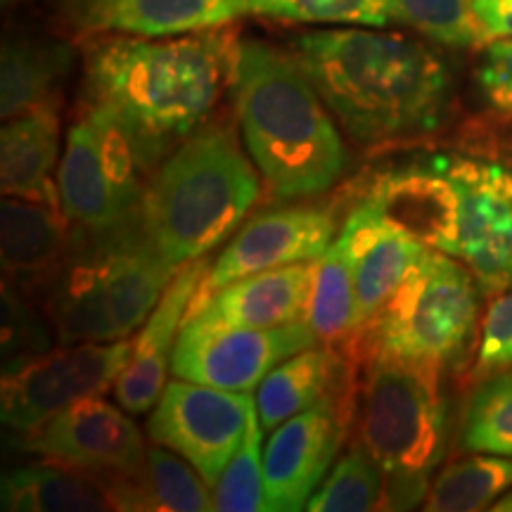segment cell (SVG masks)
<instances>
[{"label":"cell","instance_id":"obj_1","mask_svg":"<svg viewBox=\"0 0 512 512\" xmlns=\"http://www.w3.org/2000/svg\"><path fill=\"white\" fill-rule=\"evenodd\" d=\"M238 48L230 24L164 38L93 36L83 55V107L124 133L147 178L233 86Z\"/></svg>","mask_w":512,"mask_h":512},{"label":"cell","instance_id":"obj_2","mask_svg":"<svg viewBox=\"0 0 512 512\" xmlns=\"http://www.w3.org/2000/svg\"><path fill=\"white\" fill-rule=\"evenodd\" d=\"M290 53L358 145L425 136L444 124L451 74L415 38L344 24L294 36Z\"/></svg>","mask_w":512,"mask_h":512},{"label":"cell","instance_id":"obj_3","mask_svg":"<svg viewBox=\"0 0 512 512\" xmlns=\"http://www.w3.org/2000/svg\"><path fill=\"white\" fill-rule=\"evenodd\" d=\"M238 124L249 157L275 200L328 192L347 169L335 114L290 50L240 41L233 74Z\"/></svg>","mask_w":512,"mask_h":512},{"label":"cell","instance_id":"obj_4","mask_svg":"<svg viewBox=\"0 0 512 512\" xmlns=\"http://www.w3.org/2000/svg\"><path fill=\"white\" fill-rule=\"evenodd\" d=\"M228 126H204L147 176L136 221L169 264L183 268L221 245L261 195L259 169Z\"/></svg>","mask_w":512,"mask_h":512},{"label":"cell","instance_id":"obj_5","mask_svg":"<svg viewBox=\"0 0 512 512\" xmlns=\"http://www.w3.org/2000/svg\"><path fill=\"white\" fill-rule=\"evenodd\" d=\"M48 287L46 318L62 344L117 342L155 311L181 268L164 259L140 230L136 214L88 233Z\"/></svg>","mask_w":512,"mask_h":512},{"label":"cell","instance_id":"obj_6","mask_svg":"<svg viewBox=\"0 0 512 512\" xmlns=\"http://www.w3.org/2000/svg\"><path fill=\"white\" fill-rule=\"evenodd\" d=\"M358 437L384 470L380 510H411L425 503L446 444L439 368L370 358Z\"/></svg>","mask_w":512,"mask_h":512},{"label":"cell","instance_id":"obj_7","mask_svg":"<svg viewBox=\"0 0 512 512\" xmlns=\"http://www.w3.org/2000/svg\"><path fill=\"white\" fill-rule=\"evenodd\" d=\"M479 283L456 256L427 247L373 323L370 358L444 368L458 363L479 318Z\"/></svg>","mask_w":512,"mask_h":512},{"label":"cell","instance_id":"obj_8","mask_svg":"<svg viewBox=\"0 0 512 512\" xmlns=\"http://www.w3.org/2000/svg\"><path fill=\"white\" fill-rule=\"evenodd\" d=\"M145 181L124 133L83 107L81 117L69 128L57 171L64 219L88 233L114 228L136 214Z\"/></svg>","mask_w":512,"mask_h":512},{"label":"cell","instance_id":"obj_9","mask_svg":"<svg viewBox=\"0 0 512 512\" xmlns=\"http://www.w3.org/2000/svg\"><path fill=\"white\" fill-rule=\"evenodd\" d=\"M131 351L133 337L64 344L5 370L0 420L12 430L29 432L74 403L110 392L131 361Z\"/></svg>","mask_w":512,"mask_h":512},{"label":"cell","instance_id":"obj_10","mask_svg":"<svg viewBox=\"0 0 512 512\" xmlns=\"http://www.w3.org/2000/svg\"><path fill=\"white\" fill-rule=\"evenodd\" d=\"M256 408L249 392H228L174 377L147 420V437L169 448L214 486L245 439Z\"/></svg>","mask_w":512,"mask_h":512},{"label":"cell","instance_id":"obj_11","mask_svg":"<svg viewBox=\"0 0 512 512\" xmlns=\"http://www.w3.org/2000/svg\"><path fill=\"white\" fill-rule=\"evenodd\" d=\"M316 344L320 337L309 320L278 328L185 323L171 356V373L228 392H252L285 358Z\"/></svg>","mask_w":512,"mask_h":512},{"label":"cell","instance_id":"obj_12","mask_svg":"<svg viewBox=\"0 0 512 512\" xmlns=\"http://www.w3.org/2000/svg\"><path fill=\"white\" fill-rule=\"evenodd\" d=\"M458 190L453 256L486 292L512 290V169L470 157H437Z\"/></svg>","mask_w":512,"mask_h":512},{"label":"cell","instance_id":"obj_13","mask_svg":"<svg viewBox=\"0 0 512 512\" xmlns=\"http://www.w3.org/2000/svg\"><path fill=\"white\" fill-rule=\"evenodd\" d=\"M128 411L102 396L83 399L34 430L22 432L24 451L95 479L133 472L147 446Z\"/></svg>","mask_w":512,"mask_h":512},{"label":"cell","instance_id":"obj_14","mask_svg":"<svg viewBox=\"0 0 512 512\" xmlns=\"http://www.w3.org/2000/svg\"><path fill=\"white\" fill-rule=\"evenodd\" d=\"M332 235L335 219L325 209L285 207L259 214L240 228L214 266L207 268L190 306L204 302L211 292L247 275L320 261L332 245Z\"/></svg>","mask_w":512,"mask_h":512},{"label":"cell","instance_id":"obj_15","mask_svg":"<svg viewBox=\"0 0 512 512\" xmlns=\"http://www.w3.org/2000/svg\"><path fill=\"white\" fill-rule=\"evenodd\" d=\"M342 437V415L335 396L275 427L264 446L266 508L271 512L306 510L313 491L328 477Z\"/></svg>","mask_w":512,"mask_h":512},{"label":"cell","instance_id":"obj_16","mask_svg":"<svg viewBox=\"0 0 512 512\" xmlns=\"http://www.w3.org/2000/svg\"><path fill=\"white\" fill-rule=\"evenodd\" d=\"M79 36H183L233 24L247 0H55Z\"/></svg>","mask_w":512,"mask_h":512},{"label":"cell","instance_id":"obj_17","mask_svg":"<svg viewBox=\"0 0 512 512\" xmlns=\"http://www.w3.org/2000/svg\"><path fill=\"white\" fill-rule=\"evenodd\" d=\"M363 204L420 245L451 256L456 252L458 190L437 157L377 176Z\"/></svg>","mask_w":512,"mask_h":512},{"label":"cell","instance_id":"obj_18","mask_svg":"<svg viewBox=\"0 0 512 512\" xmlns=\"http://www.w3.org/2000/svg\"><path fill=\"white\" fill-rule=\"evenodd\" d=\"M207 268V259L185 264L171 280V285L166 287L155 311L147 316L143 330L133 339L131 361L114 384L117 403L131 415L150 413L162 396L178 335H181L185 316H188L192 299L200 290Z\"/></svg>","mask_w":512,"mask_h":512},{"label":"cell","instance_id":"obj_19","mask_svg":"<svg viewBox=\"0 0 512 512\" xmlns=\"http://www.w3.org/2000/svg\"><path fill=\"white\" fill-rule=\"evenodd\" d=\"M318 261L273 268L211 292L190 306L185 323L228 325V328H278L306 320Z\"/></svg>","mask_w":512,"mask_h":512},{"label":"cell","instance_id":"obj_20","mask_svg":"<svg viewBox=\"0 0 512 512\" xmlns=\"http://www.w3.org/2000/svg\"><path fill=\"white\" fill-rule=\"evenodd\" d=\"M69 254V221L60 204L5 197L0 204V261L5 285L48 290Z\"/></svg>","mask_w":512,"mask_h":512},{"label":"cell","instance_id":"obj_21","mask_svg":"<svg viewBox=\"0 0 512 512\" xmlns=\"http://www.w3.org/2000/svg\"><path fill=\"white\" fill-rule=\"evenodd\" d=\"M339 233L349 242L356 275V320L363 332L392 299L411 273L425 245L377 216L368 204H358Z\"/></svg>","mask_w":512,"mask_h":512},{"label":"cell","instance_id":"obj_22","mask_svg":"<svg viewBox=\"0 0 512 512\" xmlns=\"http://www.w3.org/2000/svg\"><path fill=\"white\" fill-rule=\"evenodd\" d=\"M112 510L145 512H209L216 510L214 491L200 472L164 446L147 448L133 472L98 479Z\"/></svg>","mask_w":512,"mask_h":512},{"label":"cell","instance_id":"obj_23","mask_svg":"<svg viewBox=\"0 0 512 512\" xmlns=\"http://www.w3.org/2000/svg\"><path fill=\"white\" fill-rule=\"evenodd\" d=\"M60 155V107H38L5 119L0 131L3 197L60 204L50 171Z\"/></svg>","mask_w":512,"mask_h":512},{"label":"cell","instance_id":"obj_24","mask_svg":"<svg viewBox=\"0 0 512 512\" xmlns=\"http://www.w3.org/2000/svg\"><path fill=\"white\" fill-rule=\"evenodd\" d=\"M74 64L67 41L10 36L0 55V117L12 119L38 107H60L62 86Z\"/></svg>","mask_w":512,"mask_h":512},{"label":"cell","instance_id":"obj_25","mask_svg":"<svg viewBox=\"0 0 512 512\" xmlns=\"http://www.w3.org/2000/svg\"><path fill=\"white\" fill-rule=\"evenodd\" d=\"M320 344L285 358L259 384L254 401L264 434L332 396L342 361L335 351Z\"/></svg>","mask_w":512,"mask_h":512},{"label":"cell","instance_id":"obj_26","mask_svg":"<svg viewBox=\"0 0 512 512\" xmlns=\"http://www.w3.org/2000/svg\"><path fill=\"white\" fill-rule=\"evenodd\" d=\"M0 503L8 512H100L112 510L95 477L57 463L17 467L3 479Z\"/></svg>","mask_w":512,"mask_h":512},{"label":"cell","instance_id":"obj_27","mask_svg":"<svg viewBox=\"0 0 512 512\" xmlns=\"http://www.w3.org/2000/svg\"><path fill=\"white\" fill-rule=\"evenodd\" d=\"M512 489V458L475 453L444 467L430 486L425 508L432 512L491 510Z\"/></svg>","mask_w":512,"mask_h":512},{"label":"cell","instance_id":"obj_28","mask_svg":"<svg viewBox=\"0 0 512 512\" xmlns=\"http://www.w3.org/2000/svg\"><path fill=\"white\" fill-rule=\"evenodd\" d=\"M306 320L316 330L320 342H335L358 332L354 259L342 233L332 240L330 249L318 261Z\"/></svg>","mask_w":512,"mask_h":512},{"label":"cell","instance_id":"obj_29","mask_svg":"<svg viewBox=\"0 0 512 512\" xmlns=\"http://www.w3.org/2000/svg\"><path fill=\"white\" fill-rule=\"evenodd\" d=\"M384 496V470L370 456L368 448L358 444L349 448L323 484L313 491L309 512H366L380 510Z\"/></svg>","mask_w":512,"mask_h":512},{"label":"cell","instance_id":"obj_30","mask_svg":"<svg viewBox=\"0 0 512 512\" xmlns=\"http://www.w3.org/2000/svg\"><path fill=\"white\" fill-rule=\"evenodd\" d=\"M460 444L470 453L512 458V368L486 377L472 394Z\"/></svg>","mask_w":512,"mask_h":512},{"label":"cell","instance_id":"obj_31","mask_svg":"<svg viewBox=\"0 0 512 512\" xmlns=\"http://www.w3.org/2000/svg\"><path fill=\"white\" fill-rule=\"evenodd\" d=\"M389 24H401L448 48L482 46L470 0H380Z\"/></svg>","mask_w":512,"mask_h":512},{"label":"cell","instance_id":"obj_32","mask_svg":"<svg viewBox=\"0 0 512 512\" xmlns=\"http://www.w3.org/2000/svg\"><path fill=\"white\" fill-rule=\"evenodd\" d=\"M256 403V401H254ZM256 408L249 415L245 439L230 458L219 482L214 484V503L221 512H266L264 494V444Z\"/></svg>","mask_w":512,"mask_h":512},{"label":"cell","instance_id":"obj_33","mask_svg":"<svg viewBox=\"0 0 512 512\" xmlns=\"http://www.w3.org/2000/svg\"><path fill=\"white\" fill-rule=\"evenodd\" d=\"M247 15L292 24H363V27H384L380 0H247Z\"/></svg>","mask_w":512,"mask_h":512},{"label":"cell","instance_id":"obj_34","mask_svg":"<svg viewBox=\"0 0 512 512\" xmlns=\"http://www.w3.org/2000/svg\"><path fill=\"white\" fill-rule=\"evenodd\" d=\"M50 349V332L29 311L22 292L3 285V370H12Z\"/></svg>","mask_w":512,"mask_h":512},{"label":"cell","instance_id":"obj_35","mask_svg":"<svg viewBox=\"0 0 512 512\" xmlns=\"http://www.w3.org/2000/svg\"><path fill=\"white\" fill-rule=\"evenodd\" d=\"M508 368H512V290L496 297L486 311L472 377L486 380Z\"/></svg>","mask_w":512,"mask_h":512},{"label":"cell","instance_id":"obj_36","mask_svg":"<svg viewBox=\"0 0 512 512\" xmlns=\"http://www.w3.org/2000/svg\"><path fill=\"white\" fill-rule=\"evenodd\" d=\"M477 86L491 110L512 119V38L486 43L477 64Z\"/></svg>","mask_w":512,"mask_h":512},{"label":"cell","instance_id":"obj_37","mask_svg":"<svg viewBox=\"0 0 512 512\" xmlns=\"http://www.w3.org/2000/svg\"><path fill=\"white\" fill-rule=\"evenodd\" d=\"M484 43L512 38V0H470Z\"/></svg>","mask_w":512,"mask_h":512},{"label":"cell","instance_id":"obj_38","mask_svg":"<svg viewBox=\"0 0 512 512\" xmlns=\"http://www.w3.org/2000/svg\"><path fill=\"white\" fill-rule=\"evenodd\" d=\"M491 510H496V512H512V489L508 491V494H503L501 498H498V501L491 505Z\"/></svg>","mask_w":512,"mask_h":512}]
</instances>
